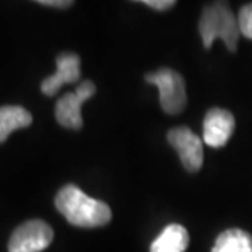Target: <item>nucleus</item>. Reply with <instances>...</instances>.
<instances>
[{"instance_id": "nucleus-14", "label": "nucleus", "mask_w": 252, "mask_h": 252, "mask_svg": "<svg viewBox=\"0 0 252 252\" xmlns=\"http://www.w3.org/2000/svg\"><path fill=\"white\" fill-rule=\"evenodd\" d=\"M38 3L49 7H69L73 4V1L70 0H39Z\"/></svg>"}, {"instance_id": "nucleus-2", "label": "nucleus", "mask_w": 252, "mask_h": 252, "mask_svg": "<svg viewBox=\"0 0 252 252\" xmlns=\"http://www.w3.org/2000/svg\"><path fill=\"white\" fill-rule=\"evenodd\" d=\"M199 34L205 48L213 45L215 39H221L230 51H235L240 39L238 20L228 6L216 3L203 10L199 21Z\"/></svg>"}, {"instance_id": "nucleus-5", "label": "nucleus", "mask_w": 252, "mask_h": 252, "mask_svg": "<svg viewBox=\"0 0 252 252\" xmlns=\"http://www.w3.org/2000/svg\"><path fill=\"white\" fill-rule=\"evenodd\" d=\"M95 93V86L93 81H83L74 93H67L58 101L55 115L58 122L64 127L80 129L83 126L81 105L84 101L90 99Z\"/></svg>"}, {"instance_id": "nucleus-10", "label": "nucleus", "mask_w": 252, "mask_h": 252, "mask_svg": "<svg viewBox=\"0 0 252 252\" xmlns=\"http://www.w3.org/2000/svg\"><path fill=\"white\" fill-rule=\"evenodd\" d=\"M32 117L27 109L18 105L0 107V143L7 140L14 130L31 125Z\"/></svg>"}, {"instance_id": "nucleus-4", "label": "nucleus", "mask_w": 252, "mask_h": 252, "mask_svg": "<svg viewBox=\"0 0 252 252\" xmlns=\"http://www.w3.org/2000/svg\"><path fill=\"white\" fill-rule=\"evenodd\" d=\"M54 240L51 225L42 220H30L16 228L9 241V252H41Z\"/></svg>"}, {"instance_id": "nucleus-7", "label": "nucleus", "mask_w": 252, "mask_h": 252, "mask_svg": "<svg viewBox=\"0 0 252 252\" xmlns=\"http://www.w3.org/2000/svg\"><path fill=\"white\" fill-rule=\"evenodd\" d=\"M235 119L231 112L221 108H212L203 121V140L210 147H223L231 137Z\"/></svg>"}, {"instance_id": "nucleus-6", "label": "nucleus", "mask_w": 252, "mask_h": 252, "mask_svg": "<svg viewBox=\"0 0 252 252\" xmlns=\"http://www.w3.org/2000/svg\"><path fill=\"white\" fill-rule=\"evenodd\" d=\"M168 142L180 154L184 167L189 172H196L203 164V144L200 137L189 127H174L168 132Z\"/></svg>"}, {"instance_id": "nucleus-12", "label": "nucleus", "mask_w": 252, "mask_h": 252, "mask_svg": "<svg viewBox=\"0 0 252 252\" xmlns=\"http://www.w3.org/2000/svg\"><path fill=\"white\" fill-rule=\"evenodd\" d=\"M237 20H238L240 34L247 36L248 39H252V3L241 7Z\"/></svg>"}, {"instance_id": "nucleus-9", "label": "nucleus", "mask_w": 252, "mask_h": 252, "mask_svg": "<svg viewBox=\"0 0 252 252\" xmlns=\"http://www.w3.org/2000/svg\"><path fill=\"white\" fill-rule=\"evenodd\" d=\"M188 244V231L180 224H170L154 240L150 252H185Z\"/></svg>"}, {"instance_id": "nucleus-13", "label": "nucleus", "mask_w": 252, "mask_h": 252, "mask_svg": "<svg viewBox=\"0 0 252 252\" xmlns=\"http://www.w3.org/2000/svg\"><path fill=\"white\" fill-rule=\"evenodd\" d=\"M142 3L156 10H167L171 9L172 6H175L174 0H143Z\"/></svg>"}, {"instance_id": "nucleus-3", "label": "nucleus", "mask_w": 252, "mask_h": 252, "mask_svg": "<svg viewBox=\"0 0 252 252\" xmlns=\"http://www.w3.org/2000/svg\"><path fill=\"white\" fill-rule=\"evenodd\" d=\"M146 80L158 89L160 104L167 114H180L187 107L185 81L180 73L171 69H160L147 74Z\"/></svg>"}, {"instance_id": "nucleus-8", "label": "nucleus", "mask_w": 252, "mask_h": 252, "mask_svg": "<svg viewBox=\"0 0 252 252\" xmlns=\"http://www.w3.org/2000/svg\"><path fill=\"white\" fill-rule=\"evenodd\" d=\"M80 79V58L76 54H62L56 59V73L46 77L41 83L42 93L52 97L61 87L69 83H76Z\"/></svg>"}, {"instance_id": "nucleus-1", "label": "nucleus", "mask_w": 252, "mask_h": 252, "mask_svg": "<svg viewBox=\"0 0 252 252\" xmlns=\"http://www.w3.org/2000/svg\"><path fill=\"white\" fill-rule=\"evenodd\" d=\"M55 205L70 224L77 227L105 225L112 217V212L107 203L93 199L72 184L58 192Z\"/></svg>"}, {"instance_id": "nucleus-11", "label": "nucleus", "mask_w": 252, "mask_h": 252, "mask_svg": "<svg viewBox=\"0 0 252 252\" xmlns=\"http://www.w3.org/2000/svg\"><path fill=\"white\" fill-rule=\"evenodd\" d=\"M212 252H252V235L240 228L225 230L217 237Z\"/></svg>"}]
</instances>
